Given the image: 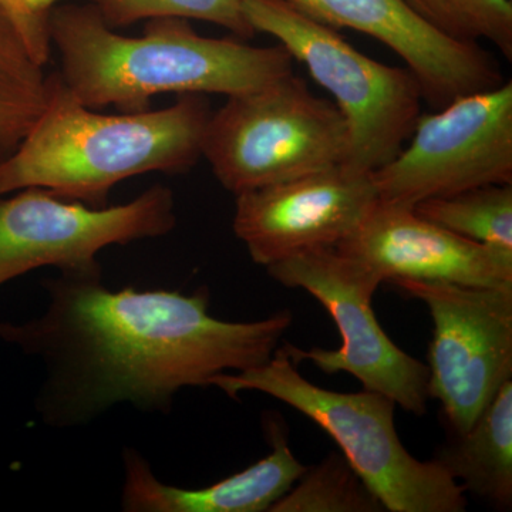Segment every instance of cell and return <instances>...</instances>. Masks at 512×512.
Returning <instances> with one entry per match:
<instances>
[{"instance_id": "obj_1", "label": "cell", "mask_w": 512, "mask_h": 512, "mask_svg": "<svg viewBox=\"0 0 512 512\" xmlns=\"http://www.w3.org/2000/svg\"><path fill=\"white\" fill-rule=\"evenodd\" d=\"M45 311L0 323V338L37 357L46 377L36 399L52 429L87 426L119 404L170 413L185 387L265 365L292 325L281 311L255 322L210 313V289H111L101 265L43 282Z\"/></svg>"}, {"instance_id": "obj_2", "label": "cell", "mask_w": 512, "mask_h": 512, "mask_svg": "<svg viewBox=\"0 0 512 512\" xmlns=\"http://www.w3.org/2000/svg\"><path fill=\"white\" fill-rule=\"evenodd\" d=\"M49 36L74 97L89 109L121 113L146 111L160 94L254 92L292 74L295 62L281 45L202 36L187 19H151L143 35H119L87 3L55 6Z\"/></svg>"}, {"instance_id": "obj_3", "label": "cell", "mask_w": 512, "mask_h": 512, "mask_svg": "<svg viewBox=\"0 0 512 512\" xmlns=\"http://www.w3.org/2000/svg\"><path fill=\"white\" fill-rule=\"evenodd\" d=\"M212 116L204 94L173 106L101 114L50 74L45 110L12 156L0 163V195L42 188L67 201L104 208L121 181L148 173L184 174L202 158Z\"/></svg>"}, {"instance_id": "obj_4", "label": "cell", "mask_w": 512, "mask_h": 512, "mask_svg": "<svg viewBox=\"0 0 512 512\" xmlns=\"http://www.w3.org/2000/svg\"><path fill=\"white\" fill-rule=\"evenodd\" d=\"M227 396L259 392L308 417L338 444L353 470L389 512H464L466 490L434 460L420 461L397 434V404L363 389L342 393L306 380L279 346L265 365L211 379Z\"/></svg>"}, {"instance_id": "obj_5", "label": "cell", "mask_w": 512, "mask_h": 512, "mask_svg": "<svg viewBox=\"0 0 512 512\" xmlns=\"http://www.w3.org/2000/svg\"><path fill=\"white\" fill-rule=\"evenodd\" d=\"M244 12L256 33L274 36L332 94L348 127V156L342 167L372 174L402 151L424 100L419 80L407 67L370 59L336 29L285 0H244Z\"/></svg>"}, {"instance_id": "obj_6", "label": "cell", "mask_w": 512, "mask_h": 512, "mask_svg": "<svg viewBox=\"0 0 512 512\" xmlns=\"http://www.w3.org/2000/svg\"><path fill=\"white\" fill-rule=\"evenodd\" d=\"M348 147L338 107L292 73L212 111L202 158L218 183L239 195L343 165Z\"/></svg>"}, {"instance_id": "obj_7", "label": "cell", "mask_w": 512, "mask_h": 512, "mask_svg": "<svg viewBox=\"0 0 512 512\" xmlns=\"http://www.w3.org/2000/svg\"><path fill=\"white\" fill-rule=\"evenodd\" d=\"M269 276L312 295L338 326L339 349L281 346L295 365L312 363L326 375L349 373L363 389L390 397L407 412H427L429 370L407 355L384 332L373 311V295L382 282L339 248H318L266 266Z\"/></svg>"}, {"instance_id": "obj_8", "label": "cell", "mask_w": 512, "mask_h": 512, "mask_svg": "<svg viewBox=\"0 0 512 512\" xmlns=\"http://www.w3.org/2000/svg\"><path fill=\"white\" fill-rule=\"evenodd\" d=\"M429 309L430 399L439 400L450 434L466 433L500 387L512 379V286L394 281Z\"/></svg>"}, {"instance_id": "obj_9", "label": "cell", "mask_w": 512, "mask_h": 512, "mask_svg": "<svg viewBox=\"0 0 512 512\" xmlns=\"http://www.w3.org/2000/svg\"><path fill=\"white\" fill-rule=\"evenodd\" d=\"M410 143L370 174L380 201L413 207L491 184H512V83L421 114Z\"/></svg>"}, {"instance_id": "obj_10", "label": "cell", "mask_w": 512, "mask_h": 512, "mask_svg": "<svg viewBox=\"0 0 512 512\" xmlns=\"http://www.w3.org/2000/svg\"><path fill=\"white\" fill-rule=\"evenodd\" d=\"M175 225L174 192L160 184L127 204L104 208L42 188L0 195V285L47 266L94 268L104 248L164 237Z\"/></svg>"}, {"instance_id": "obj_11", "label": "cell", "mask_w": 512, "mask_h": 512, "mask_svg": "<svg viewBox=\"0 0 512 512\" xmlns=\"http://www.w3.org/2000/svg\"><path fill=\"white\" fill-rule=\"evenodd\" d=\"M232 221L255 264L274 265L352 237L379 201L370 174L342 165L235 195Z\"/></svg>"}, {"instance_id": "obj_12", "label": "cell", "mask_w": 512, "mask_h": 512, "mask_svg": "<svg viewBox=\"0 0 512 512\" xmlns=\"http://www.w3.org/2000/svg\"><path fill=\"white\" fill-rule=\"evenodd\" d=\"M382 284L400 279L512 286V251L480 244L420 217L409 205L377 201L338 247Z\"/></svg>"}, {"instance_id": "obj_13", "label": "cell", "mask_w": 512, "mask_h": 512, "mask_svg": "<svg viewBox=\"0 0 512 512\" xmlns=\"http://www.w3.org/2000/svg\"><path fill=\"white\" fill-rule=\"evenodd\" d=\"M330 28H348L379 40L419 80L424 100L441 109L457 97L495 89L500 67L480 45L447 39L404 0H285Z\"/></svg>"}, {"instance_id": "obj_14", "label": "cell", "mask_w": 512, "mask_h": 512, "mask_svg": "<svg viewBox=\"0 0 512 512\" xmlns=\"http://www.w3.org/2000/svg\"><path fill=\"white\" fill-rule=\"evenodd\" d=\"M271 453L234 476L208 487H174L158 480L140 451L123 450L121 510L127 512H269L293 487L306 466L292 453L278 419L266 417Z\"/></svg>"}, {"instance_id": "obj_15", "label": "cell", "mask_w": 512, "mask_h": 512, "mask_svg": "<svg viewBox=\"0 0 512 512\" xmlns=\"http://www.w3.org/2000/svg\"><path fill=\"white\" fill-rule=\"evenodd\" d=\"M433 460L466 493L498 510H511L512 379L500 387L466 433L450 434Z\"/></svg>"}, {"instance_id": "obj_16", "label": "cell", "mask_w": 512, "mask_h": 512, "mask_svg": "<svg viewBox=\"0 0 512 512\" xmlns=\"http://www.w3.org/2000/svg\"><path fill=\"white\" fill-rule=\"evenodd\" d=\"M50 76L0 3V163L15 153L45 110Z\"/></svg>"}, {"instance_id": "obj_17", "label": "cell", "mask_w": 512, "mask_h": 512, "mask_svg": "<svg viewBox=\"0 0 512 512\" xmlns=\"http://www.w3.org/2000/svg\"><path fill=\"white\" fill-rule=\"evenodd\" d=\"M413 210L460 237L512 251V184H491L429 198Z\"/></svg>"}, {"instance_id": "obj_18", "label": "cell", "mask_w": 512, "mask_h": 512, "mask_svg": "<svg viewBox=\"0 0 512 512\" xmlns=\"http://www.w3.org/2000/svg\"><path fill=\"white\" fill-rule=\"evenodd\" d=\"M269 512H386L343 454H329L293 484Z\"/></svg>"}, {"instance_id": "obj_19", "label": "cell", "mask_w": 512, "mask_h": 512, "mask_svg": "<svg viewBox=\"0 0 512 512\" xmlns=\"http://www.w3.org/2000/svg\"><path fill=\"white\" fill-rule=\"evenodd\" d=\"M437 33L467 45L487 40L512 59L511 0H404Z\"/></svg>"}, {"instance_id": "obj_20", "label": "cell", "mask_w": 512, "mask_h": 512, "mask_svg": "<svg viewBox=\"0 0 512 512\" xmlns=\"http://www.w3.org/2000/svg\"><path fill=\"white\" fill-rule=\"evenodd\" d=\"M111 29L140 20L180 18L204 20L229 30L238 39L256 35L244 12V0H87Z\"/></svg>"}, {"instance_id": "obj_21", "label": "cell", "mask_w": 512, "mask_h": 512, "mask_svg": "<svg viewBox=\"0 0 512 512\" xmlns=\"http://www.w3.org/2000/svg\"><path fill=\"white\" fill-rule=\"evenodd\" d=\"M0 3L8 9L10 16L15 20L37 62L46 66L52 53L49 20L37 19L30 15L23 5V0H0Z\"/></svg>"}, {"instance_id": "obj_22", "label": "cell", "mask_w": 512, "mask_h": 512, "mask_svg": "<svg viewBox=\"0 0 512 512\" xmlns=\"http://www.w3.org/2000/svg\"><path fill=\"white\" fill-rule=\"evenodd\" d=\"M59 0H23L26 10L37 19L49 20L50 12Z\"/></svg>"}]
</instances>
